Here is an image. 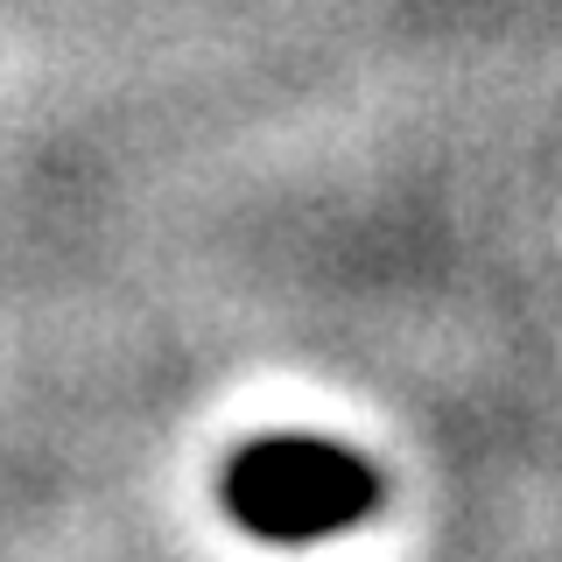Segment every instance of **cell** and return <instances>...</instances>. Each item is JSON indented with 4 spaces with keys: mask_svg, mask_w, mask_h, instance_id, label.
<instances>
[{
    "mask_svg": "<svg viewBox=\"0 0 562 562\" xmlns=\"http://www.w3.org/2000/svg\"><path fill=\"white\" fill-rule=\"evenodd\" d=\"M380 499V479L366 457L324 436H260L225 471V506L260 541H316L366 520Z\"/></svg>",
    "mask_w": 562,
    "mask_h": 562,
    "instance_id": "6da1fadb",
    "label": "cell"
}]
</instances>
